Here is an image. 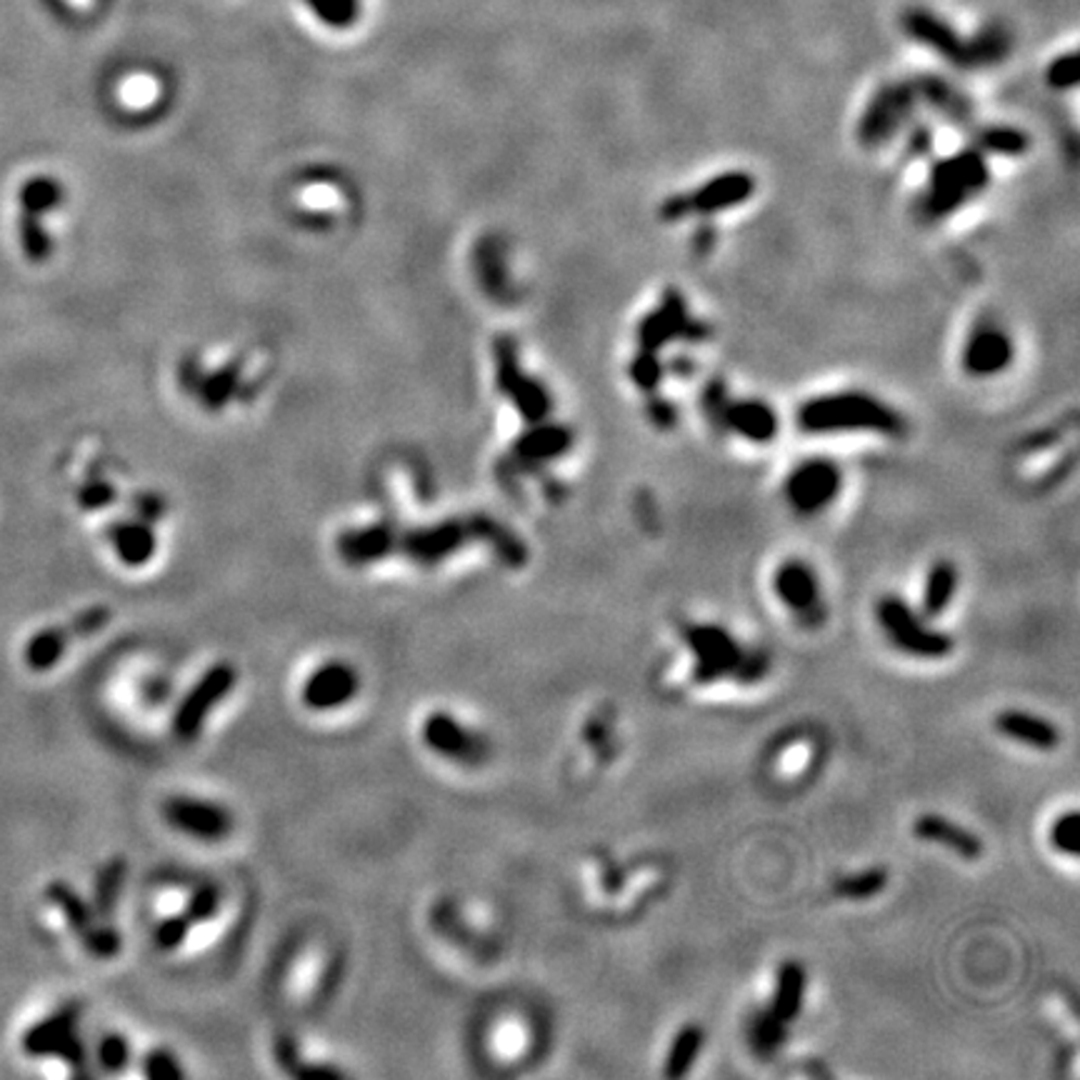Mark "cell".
Instances as JSON below:
<instances>
[{"label":"cell","instance_id":"cell-50","mask_svg":"<svg viewBox=\"0 0 1080 1080\" xmlns=\"http://www.w3.org/2000/svg\"><path fill=\"white\" fill-rule=\"evenodd\" d=\"M715 241H719V230H715V226H711V223H700V228L693 233V253L698 255V258H703V255L711 253L715 249Z\"/></svg>","mask_w":1080,"mask_h":1080},{"label":"cell","instance_id":"cell-3","mask_svg":"<svg viewBox=\"0 0 1080 1080\" xmlns=\"http://www.w3.org/2000/svg\"><path fill=\"white\" fill-rule=\"evenodd\" d=\"M988 183H991V168L978 148L948 155L930 168L926 191L915 203V216L920 223H938L953 216L955 211L983 193Z\"/></svg>","mask_w":1080,"mask_h":1080},{"label":"cell","instance_id":"cell-44","mask_svg":"<svg viewBox=\"0 0 1080 1080\" xmlns=\"http://www.w3.org/2000/svg\"><path fill=\"white\" fill-rule=\"evenodd\" d=\"M218 909H220L218 888L216 886H201L191 895V901H188L183 913L188 915V918H191L193 926H198V923L211 920L213 915L218 913Z\"/></svg>","mask_w":1080,"mask_h":1080},{"label":"cell","instance_id":"cell-8","mask_svg":"<svg viewBox=\"0 0 1080 1080\" xmlns=\"http://www.w3.org/2000/svg\"><path fill=\"white\" fill-rule=\"evenodd\" d=\"M236 681L238 673L228 661L211 665L208 671L201 675V681L188 690L183 703L178 706L176 719H173V730H176V736L183 740H193L198 733L203 730L205 719H208L213 708L233 690Z\"/></svg>","mask_w":1080,"mask_h":1080},{"label":"cell","instance_id":"cell-14","mask_svg":"<svg viewBox=\"0 0 1080 1080\" xmlns=\"http://www.w3.org/2000/svg\"><path fill=\"white\" fill-rule=\"evenodd\" d=\"M688 646L696 653V668H693V681L696 683H713L725 675H733L736 665L744 656V648L738 646L736 638L719 625H698L688 633Z\"/></svg>","mask_w":1080,"mask_h":1080},{"label":"cell","instance_id":"cell-7","mask_svg":"<svg viewBox=\"0 0 1080 1080\" xmlns=\"http://www.w3.org/2000/svg\"><path fill=\"white\" fill-rule=\"evenodd\" d=\"M109 623H111V608L93 606L84 610V613H78L71 623L51 625V628L38 631L36 636H30L26 648H23L26 665L33 673L51 671V668L61 663V658L65 656V650L71 648L73 640L93 636V633L103 631Z\"/></svg>","mask_w":1080,"mask_h":1080},{"label":"cell","instance_id":"cell-17","mask_svg":"<svg viewBox=\"0 0 1080 1080\" xmlns=\"http://www.w3.org/2000/svg\"><path fill=\"white\" fill-rule=\"evenodd\" d=\"M690 318L686 295L675 288H668L661 303L638 323V345L648 351H661L663 345L678 338Z\"/></svg>","mask_w":1080,"mask_h":1080},{"label":"cell","instance_id":"cell-47","mask_svg":"<svg viewBox=\"0 0 1080 1080\" xmlns=\"http://www.w3.org/2000/svg\"><path fill=\"white\" fill-rule=\"evenodd\" d=\"M646 414L658 431H671V428H675V423H678V408H675L668 398H663V395L658 398V395L650 393V398L646 403Z\"/></svg>","mask_w":1080,"mask_h":1080},{"label":"cell","instance_id":"cell-41","mask_svg":"<svg viewBox=\"0 0 1080 1080\" xmlns=\"http://www.w3.org/2000/svg\"><path fill=\"white\" fill-rule=\"evenodd\" d=\"M191 930H193L191 918H188V915L180 911L176 915H170V918H166L158 928H155L153 941H155V945L161 948V951H176V948L186 943V938H188V933H191Z\"/></svg>","mask_w":1080,"mask_h":1080},{"label":"cell","instance_id":"cell-12","mask_svg":"<svg viewBox=\"0 0 1080 1080\" xmlns=\"http://www.w3.org/2000/svg\"><path fill=\"white\" fill-rule=\"evenodd\" d=\"M163 815L170 828L198 840H220L233 830V813L226 805L203 801L193 796H170L163 803Z\"/></svg>","mask_w":1080,"mask_h":1080},{"label":"cell","instance_id":"cell-28","mask_svg":"<svg viewBox=\"0 0 1080 1080\" xmlns=\"http://www.w3.org/2000/svg\"><path fill=\"white\" fill-rule=\"evenodd\" d=\"M955 585H958V571L951 560H938V563L930 568L926 590H923V615L926 618H938L945 613V608L951 606Z\"/></svg>","mask_w":1080,"mask_h":1080},{"label":"cell","instance_id":"cell-5","mask_svg":"<svg viewBox=\"0 0 1080 1080\" xmlns=\"http://www.w3.org/2000/svg\"><path fill=\"white\" fill-rule=\"evenodd\" d=\"M80 1005L68 1003L38 1020L23 1035V1051L33 1058H58L73 1068V1073H86V1051L78 1035Z\"/></svg>","mask_w":1080,"mask_h":1080},{"label":"cell","instance_id":"cell-13","mask_svg":"<svg viewBox=\"0 0 1080 1080\" xmlns=\"http://www.w3.org/2000/svg\"><path fill=\"white\" fill-rule=\"evenodd\" d=\"M1013 358H1016V345L1008 331L993 320H980L963 345L961 363L970 378H993L1005 373Z\"/></svg>","mask_w":1080,"mask_h":1080},{"label":"cell","instance_id":"cell-25","mask_svg":"<svg viewBox=\"0 0 1080 1080\" xmlns=\"http://www.w3.org/2000/svg\"><path fill=\"white\" fill-rule=\"evenodd\" d=\"M46 901L61 913L63 923L80 943L96 930L98 923L93 918V909L68 884H63V880H55V884L46 888Z\"/></svg>","mask_w":1080,"mask_h":1080},{"label":"cell","instance_id":"cell-51","mask_svg":"<svg viewBox=\"0 0 1080 1080\" xmlns=\"http://www.w3.org/2000/svg\"><path fill=\"white\" fill-rule=\"evenodd\" d=\"M668 370H671V373H678V376L686 378V376L693 373V370H696V363H693L688 356H678V358H673L671 363H668Z\"/></svg>","mask_w":1080,"mask_h":1080},{"label":"cell","instance_id":"cell-42","mask_svg":"<svg viewBox=\"0 0 1080 1080\" xmlns=\"http://www.w3.org/2000/svg\"><path fill=\"white\" fill-rule=\"evenodd\" d=\"M130 1045L120 1033H109L98 1043V1063L109 1070V1073H120L128 1068Z\"/></svg>","mask_w":1080,"mask_h":1080},{"label":"cell","instance_id":"cell-48","mask_svg":"<svg viewBox=\"0 0 1080 1080\" xmlns=\"http://www.w3.org/2000/svg\"><path fill=\"white\" fill-rule=\"evenodd\" d=\"M1060 441H1063V428H1055V425L1053 428H1038V431L1028 433L1026 439L1020 441L1018 450L1033 456V453H1043V450L1053 448V445H1058Z\"/></svg>","mask_w":1080,"mask_h":1080},{"label":"cell","instance_id":"cell-1","mask_svg":"<svg viewBox=\"0 0 1080 1080\" xmlns=\"http://www.w3.org/2000/svg\"><path fill=\"white\" fill-rule=\"evenodd\" d=\"M468 541L488 543L503 563L510 568H523L528 563L523 541L516 533H510L506 525L485 516L420 528V531L410 533H395L389 525L363 528V531H351L338 538V554L356 566L373 563V560L391 554H403L414 558L416 563L433 566L445 556L456 554L458 548H463Z\"/></svg>","mask_w":1080,"mask_h":1080},{"label":"cell","instance_id":"cell-19","mask_svg":"<svg viewBox=\"0 0 1080 1080\" xmlns=\"http://www.w3.org/2000/svg\"><path fill=\"white\" fill-rule=\"evenodd\" d=\"M903 26L909 30L911 38H915L923 46H928L930 51H936L938 55H943L948 63L968 68V40H963L945 21L936 18V15L928 11H911L905 15Z\"/></svg>","mask_w":1080,"mask_h":1080},{"label":"cell","instance_id":"cell-2","mask_svg":"<svg viewBox=\"0 0 1080 1080\" xmlns=\"http://www.w3.org/2000/svg\"><path fill=\"white\" fill-rule=\"evenodd\" d=\"M803 433H880L888 439H903L909 420L893 406L865 391H838L808 398L796 414Z\"/></svg>","mask_w":1080,"mask_h":1080},{"label":"cell","instance_id":"cell-21","mask_svg":"<svg viewBox=\"0 0 1080 1080\" xmlns=\"http://www.w3.org/2000/svg\"><path fill=\"white\" fill-rule=\"evenodd\" d=\"M773 588H776V596L783 603L793 608L796 613H808V610L818 608V579L801 560L783 563L773 575Z\"/></svg>","mask_w":1080,"mask_h":1080},{"label":"cell","instance_id":"cell-40","mask_svg":"<svg viewBox=\"0 0 1080 1080\" xmlns=\"http://www.w3.org/2000/svg\"><path fill=\"white\" fill-rule=\"evenodd\" d=\"M1051 843L1058 853L1066 855L1080 853V815L1076 811H1068L1053 823Z\"/></svg>","mask_w":1080,"mask_h":1080},{"label":"cell","instance_id":"cell-29","mask_svg":"<svg viewBox=\"0 0 1080 1080\" xmlns=\"http://www.w3.org/2000/svg\"><path fill=\"white\" fill-rule=\"evenodd\" d=\"M1013 48V36L1001 23L988 26L968 40V68H986V65L1001 63Z\"/></svg>","mask_w":1080,"mask_h":1080},{"label":"cell","instance_id":"cell-34","mask_svg":"<svg viewBox=\"0 0 1080 1080\" xmlns=\"http://www.w3.org/2000/svg\"><path fill=\"white\" fill-rule=\"evenodd\" d=\"M18 241L30 263H46L53 251L51 236H48L43 223H40L38 216H30V213H23L18 218Z\"/></svg>","mask_w":1080,"mask_h":1080},{"label":"cell","instance_id":"cell-26","mask_svg":"<svg viewBox=\"0 0 1080 1080\" xmlns=\"http://www.w3.org/2000/svg\"><path fill=\"white\" fill-rule=\"evenodd\" d=\"M803 998H805V968L801 963L788 961L778 968L776 978V993H773V1013L783 1020V1024H790V1020L798 1018V1013L803 1011Z\"/></svg>","mask_w":1080,"mask_h":1080},{"label":"cell","instance_id":"cell-32","mask_svg":"<svg viewBox=\"0 0 1080 1080\" xmlns=\"http://www.w3.org/2000/svg\"><path fill=\"white\" fill-rule=\"evenodd\" d=\"M700 1049H703V1030H700L698 1026L681 1028L678 1035L673 1038L671 1051H668L665 1068H663L665 1078L686 1076L688 1070L693 1068V1063H696Z\"/></svg>","mask_w":1080,"mask_h":1080},{"label":"cell","instance_id":"cell-9","mask_svg":"<svg viewBox=\"0 0 1080 1080\" xmlns=\"http://www.w3.org/2000/svg\"><path fill=\"white\" fill-rule=\"evenodd\" d=\"M843 473L828 458H808L786 478V498L798 513L813 516L838 498Z\"/></svg>","mask_w":1080,"mask_h":1080},{"label":"cell","instance_id":"cell-20","mask_svg":"<svg viewBox=\"0 0 1080 1080\" xmlns=\"http://www.w3.org/2000/svg\"><path fill=\"white\" fill-rule=\"evenodd\" d=\"M913 833L920 840H928V843L945 846L948 851L963 855V859L976 861L983 855V840H980L976 833H970L968 828L955 826L953 821L943 818V815H920L918 821L913 823Z\"/></svg>","mask_w":1080,"mask_h":1080},{"label":"cell","instance_id":"cell-22","mask_svg":"<svg viewBox=\"0 0 1080 1080\" xmlns=\"http://www.w3.org/2000/svg\"><path fill=\"white\" fill-rule=\"evenodd\" d=\"M995 728L1008 736L1018 744L1038 748V750H1053L1060 744V733L1053 723L1045 719H1038L1033 713L1026 711H1003L995 715Z\"/></svg>","mask_w":1080,"mask_h":1080},{"label":"cell","instance_id":"cell-4","mask_svg":"<svg viewBox=\"0 0 1080 1080\" xmlns=\"http://www.w3.org/2000/svg\"><path fill=\"white\" fill-rule=\"evenodd\" d=\"M755 193V178L746 170H728L693 188L688 193L668 195L658 208V216L665 223H678L693 216L711 218L730 208H738Z\"/></svg>","mask_w":1080,"mask_h":1080},{"label":"cell","instance_id":"cell-33","mask_svg":"<svg viewBox=\"0 0 1080 1080\" xmlns=\"http://www.w3.org/2000/svg\"><path fill=\"white\" fill-rule=\"evenodd\" d=\"M126 859H113L111 863L103 865V871L98 873V880L93 886V901H96V913L101 915V920H109L115 905H118L123 880H126Z\"/></svg>","mask_w":1080,"mask_h":1080},{"label":"cell","instance_id":"cell-31","mask_svg":"<svg viewBox=\"0 0 1080 1080\" xmlns=\"http://www.w3.org/2000/svg\"><path fill=\"white\" fill-rule=\"evenodd\" d=\"M18 203H21L23 213H30V216L43 218L46 213H51L53 208H58V205L63 203V186L51 176L28 178L18 191Z\"/></svg>","mask_w":1080,"mask_h":1080},{"label":"cell","instance_id":"cell-6","mask_svg":"<svg viewBox=\"0 0 1080 1080\" xmlns=\"http://www.w3.org/2000/svg\"><path fill=\"white\" fill-rule=\"evenodd\" d=\"M918 103L913 84L880 88L859 120V143L863 148L888 145L913 120Z\"/></svg>","mask_w":1080,"mask_h":1080},{"label":"cell","instance_id":"cell-11","mask_svg":"<svg viewBox=\"0 0 1080 1080\" xmlns=\"http://www.w3.org/2000/svg\"><path fill=\"white\" fill-rule=\"evenodd\" d=\"M496 360H498V389L513 398L518 414H521L528 423H541V420H546L550 408H554L550 393L541 381H535V378L523 373L521 363H518L516 345L510 343V338H503L498 343Z\"/></svg>","mask_w":1080,"mask_h":1080},{"label":"cell","instance_id":"cell-23","mask_svg":"<svg viewBox=\"0 0 1080 1080\" xmlns=\"http://www.w3.org/2000/svg\"><path fill=\"white\" fill-rule=\"evenodd\" d=\"M109 541L115 550V556L120 558V563H126L130 568L145 566L155 554V535L151 528L143 523V518H140V521L115 523L109 531Z\"/></svg>","mask_w":1080,"mask_h":1080},{"label":"cell","instance_id":"cell-43","mask_svg":"<svg viewBox=\"0 0 1080 1080\" xmlns=\"http://www.w3.org/2000/svg\"><path fill=\"white\" fill-rule=\"evenodd\" d=\"M143 1076L151 1080H180L186 1073L178 1066L176 1055L166 1049H155L143 1058Z\"/></svg>","mask_w":1080,"mask_h":1080},{"label":"cell","instance_id":"cell-37","mask_svg":"<svg viewBox=\"0 0 1080 1080\" xmlns=\"http://www.w3.org/2000/svg\"><path fill=\"white\" fill-rule=\"evenodd\" d=\"M628 373L631 381L636 383V389H640L643 393H656L665 376V366L663 360H658V351L640 348L631 360Z\"/></svg>","mask_w":1080,"mask_h":1080},{"label":"cell","instance_id":"cell-16","mask_svg":"<svg viewBox=\"0 0 1080 1080\" xmlns=\"http://www.w3.org/2000/svg\"><path fill=\"white\" fill-rule=\"evenodd\" d=\"M573 445V433L571 428L560 425V423H541L528 431L521 441L516 443V460H513V473H535L541 471L543 466H548L550 460H556L560 456H566Z\"/></svg>","mask_w":1080,"mask_h":1080},{"label":"cell","instance_id":"cell-30","mask_svg":"<svg viewBox=\"0 0 1080 1080\" xmlns=\"http://www.w3.org/2000/svg\"><path fill=\"white\" fill-rule=\"evenodd\" d=\"M973 148H978L983 155H1003V158H1018L1028 153L1030 138L1024 130L1011 126H988L978 130Z\"/></svg>","mask_w":1080,"mask_h":1080},{"label":"cell","instance_id":"cell-36","mask_svg":"<svg viewBox=\"0 0 1080 1080\" xmlns=\"http://www.w3.org/2000/svg\"><path fill=\"white\" fill-rule=\"evenodd\" d=\"M750 1041H753V1049L758 1053L771 1055L786 1041V1024L773 1011H765L761 1016H755L753 1026H750Z\"/></svg>","mask_w":1080,"mask_h":1080},{"label":"cell","instance_id":"cell-46","mask_svg":"<svg viewBox=\"0 0 1080 1080\" xmlns=\"http://www.w3.org/2000/svg\"><path fill=\"white\" fill-rule=\"evenodd\" d=\"M1078 76H1080V68H1078L1076 53H1066V55L1055 58V61L1051 63V68H1049V84L1055 90H1068V88L1078 86Z\"/></svg>","mask_w":1080,"mask_h":1080},{"label":"cell","instance_id":"cell-38","mask_svg":"<svg viewBox=\"0 0 1080 1080\" xmlns=\"http://www.w3.org/2000/svg\"><path fill=\"white\" fill-rule=\"evenodd\" d=\"M876 618H878L880 628H884L888 633V636H890V633H895V631L909 628L911 623L918 621L915 610L909 603H905V600L895 598V596H886V598L878 600Z\"/></svg>","mask_w":1080,"mask_h":1080},{"label":"cell","instance_id":"cell-10","mask_svg":"<svg viewBox=\"0 0 1080 1080\" xmlns=\"http://www.w3.org/2000/svg\"><path fill=\"white\" fill-rule=\"evenodd\" d=\"M423 744L433 753L460 765H483L491 755L488 740L481 733L471 730L445 711H433L423 721Z\"/></svg>","mask_w":1080,"mask_h":1080},{"label":"cell","instance_id":"cell-35","mask_svg":"<svg viewBox=\"0 0 1080 1080\" xmlns=\"http://www.w3.org/2000/svg\"><path fill=\"white\" fill-rule=\"evenodd\" d=\"M886 886H888V871L886 868H868V871L853 873V876L840 878L836 884V893L843 895V898H853V901H865V898L884 893Z\"/></svg>","mask_w":1080,"mask_h":1080},{"label":"cell","instance_id":"cell-18","mask_svg":"<svg viewBox=\"0 0 1080 1080\" xmlns=\"http://www.w3.org/2000/svg\"><path fill=\"white\" fill-rule=\"evenodd\" d=\"M721 435H740L748 443H771L778 435V416L763 401L730 398L723 414Z\"/></svg>","mask_w":1080,"mask_h":1080},{"label":"cell","instance_id":"cell-27","mask_svg":"<svg viewBox=\"0 0 1080 1080\" xmlns=\"http://www.w3.org/2000/svg\"><path fill=\"white\" fill-rule=\"evenodd\" d=\"M890 640H893L895 648H901L903 653L918 656V658H945L948 653H953L955 643L943 631H930L920 621L911 623L909 628L890 633Z\"/></svg>","mask_w":1080,"mask_h":1080},{"label":"cell","instance_id":"cell-45","mask_svg":"<svg viewBox=\"0 0 1080 1080\" xmlns=\"http://www.w3.org/2000/svg\"><path fill=\"white\" fill-rule=\"evenodd\" d=\"M768 671H771V658L765 650H748V653L744 650L736 671H733V678L738 683H758Z\"/></svg>","mask_w":1080,"mask_h":1080},{"label":"cell","instance_id":"cell-49","mask_svg":"<svg viewBox=\"0 0 1080 1080\" xmlns=\"http://www.w3.org/2000/svg\"><path fill=\"white\" fill-rule=\"evenodd\" d=\"M905 151H909L911 158H926L933 151V130L928 126H915L909 134V140H905Z\"/></svg>","mask_w":1080,"mask_h":1080},{"label":"cell","instance_id":"cell-39","mask_svg":"<svg viewBox=\"0 0 1080 1080\" xmlns=\"http://www.w3.org/2000/svg\"><path fill=\"white\" fill-rule=\"evenodd\" d=\"M728 401H730V393H728V385H725L723 378H713V381L703 389V393H700V410H703L706 420L711 423L715 433H721L723 414H725V408H728Z\"/></svg>","mask_w":1080,"mask_h":1080},{"label":"cell","instance_id":"cell-24","mask_svg":"<svg viewBox=\"0 0 1080 1080\" xmlns=\"http://www.w3.org/2000/svg\"><path fill=\"white\" fill-rule=\"evenodd\" d=\"M913 86H915V93H918V101L930 105V109L938 111L941 115H945L948 120L958 123V126L970 120V115H973L970 101L961 93L958 88L945 84L943 78L923 76V78L915 80Z\"/></svg>","mask_w":1080,"mask_h":1080},{"label":"cell","instance_id":"cell-15","mask_svg":"<svg viewBox=\"0 0 1080 1080\" xmlns=\"http://www.w3.org/2000/svg\"><path fill=\"white\" fill-rule=\"evenodd\" d=\"M360 690L358 671L351 663L328 661L308 675L303 686V706L310 711H335L348 706Z\"/></svg>","mask_w":1080,"mask_h":1080}]
</instances>
